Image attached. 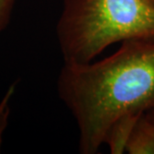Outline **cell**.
Returning a JSON list of instances; mask_svg holds the SVG:
<instances>
[{"label": "cell", "instance_id": "cell-1", "mask_svg": "<svg viewBox=\"0 0 154 154\" xmlns=\"http://www.w3.org/2000/svg\"><path fill=\"white\" fill-rule=\"evenodd\" d=\"M60 99L74 117L82 154H95L112 125L154 110V40H129L93 62L64 63Z\"/></svg>", "mask_w": 154, "mask_h": 154}, {"label": "cell", "instance_id": "cell-2", "mask_svg": "<svg viewBox=\"0 0 154 154\" xmlns=\"http://www.w3.org/2000/svg\"><path fill=\"white\" fill-rule=\"evenodd\" d=\"M64 63H84L117 42L154 40L150 0H64L56 25Z\"/></svg>", "mask_w": 154, "mask_h": 154}, {"label": "cell", "instance_id": "cell-3", "mask_svg": "<svg viewBox=\"0 0 154 154\" xmlns=\"http://www.w3.org/2000/svg\"><path fill=\"white\" fill-rule=\"evenodd\" d=\"M125 153L154 154V123L146 113L135 123L126 144Z\"/></svg>", "mask_w": 154, "mask_h": 154}, {"label": "cell", "instance_id": "cell-4", "mask_svg": "<svg viewBox=\"0 0 154 154\" xmlns=\"http://www.w3.org/2000/svg\"><path fill=\"white\" fill-rule=\"evenodd\" d=\"M15 89H16V83H13L9 86L4 96L2 97L3 100V107L0 113V151H1V145L3 140V135H4L5 129L7 128L9 115H10V101L13 96Z\"/></svg>", "mask_w": 154, "mask_h": 154}, {"label": "cell", "instance_id": "cell-5", "mask_svg": "<svg viewBox=\"0 0 154 154\" xmlns=\"http://www.w3.org/2000/svg\"><path fill=\"white\" fill-rule=\"evenodd\" d=\"M15 1L16 0H0V32L9 22Z\"/></svg>", "mask_w": 154, "mask_h": 154}, {"label": "cell", "instance_id": "cell-6", "mask_svg": "<svg viewBox=\"0 0 154 154\" xmlns=\"http://www.w3.org/2000/svg\"><path fill=\"white\" fill-rule=\"evenodd\" d=\"M147 115H148V117L150 119H151V121L154 123V110L153 111H150V112H148V113H146Z\"/></svg>", "mask_w": 154, "mask_h": 154}, {"label": "cell", "instance_id": "cell-7", "mask_svg": "<svg viewBox=\"0 0 154 154\" xmlns=\"http://www.w3.org/2000/svg\"><path fill=\"white\" fill-rule=\"evenodd\" d=\"M2 107H3V100L1 99V101H0V113H1V110H2Z\"/></svg>", "mask_w": 154, "mask_h": 154}, {"label": "cell", "instance_id": "cell-8", "mask_svg": "<svg viewBox=\"0 0 154 154\" xmlns=\"http://www.w3.org/2000/svg\"><path fill=\"white\" fill-rule=\"evenodd\" d=\"M150 1H151V2L153 3V4H154V0H150Z\"/></svg>", "mask_w": 154, "mask_h": 154}]
</instances>
